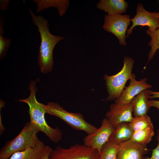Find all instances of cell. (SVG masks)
<instances>
[{
	"instance_id": "6da1fadb",
	"label": "cell",
	"mask_w": 159,
	"mask_h": 159,
	"mask_svg": "<svg viewBox=\"0 0 159 159\" xmlns=\"http://www.w3.org/2000/svg\"><path fill=\"white\" fill-rule=\"evenodd\" d=\"M29 10L33 24L38 28L41 43L38 56V62L41 72L46 74L51 72L54 64L53 51L54 47L64 37L54 35L49 31L48 21L42 16L35 15Z\"/></svg>"
},
{
	"instance_id": "7a4b0ae2",
	"label": "cell",
	"mask_w": 159,
	"mask_h": 159,
	"mask_svg": "<svg viewBox=\"0 0 159 159\" xmlns=\"http://www.w3.org/2000/svg\"><path fill=\"white\" fill-rule=\"evenodd\" d=\"M36 81H32L29 88L30 93L26 98L20 99L19 101L24 102L29 107L30 122L39 131L45 134L49 140L54 143L59 142L61 139L62 133L58 127L53 128L47 124L45 118L46 113L42 103L38 102L36 97L37 90L36 86Z\"/></svg>"
},
{
	"instance_id": "3957f363",
	"label": "cell",
	"mask_w": 159,
	"mask_h": 159,
	"mask_svg": "<svg viewBox=\"0 0 159 159\" xmlns=\"http://www.w3.org/2000/svg\"><path fill=\"white\" fill-rule=\"evenodd\" d=\"M38 131L27 122L18 134L7 142L0 151V159H8L14 153L35 147L41 141L37 137Z\"/></svg>"
},
{
	"instance_id": "277c9868",
	"label": "cell",
	"mask_w": 159,
	"mask_h": 159,
	"mask_svg": "<svg viewBox=\"0 0 159 159\" xmlns=\"http://www.w3.org/2000/svg\"><path fill=\"white\" fill-rule=\"evenodd\" d=\"M42 105L46 113L59 118L74 129L84 131L88 135L97 128L86 121L81 113L69 112L57 103L50 102L46 105L42 103Z\"/></svg>"
},
{
	"instance_id": "5b68a950",
	"label": "cell",
	"mask_w": 159,
	"mask_h": 159,
	"mask_svg": "<svg viewBox=\"0 0 159 159\" xmlns=\"http://www.w3.org/2000/svg\"><path fill=\"white\" fill-rule=\"evenodd\" d=\"M123 62L122 68L117 73L111 76L105 74L104 76L108 95L106 101H111L118 98L123 91L126 82L132 77V71L134 60L126 57Z\"/></svg>"
},
{
	"instance_id": "8992f818",
	"label": "cell",
	"mask_w": 159,
	"mask_h": 159,
	"mask_svg": "<svg viewBox=\"0 0 159 159\" xmlns=\"http://www.w3.org/2000/svg\"><path fill=\"white\" fill-rule=\"evenodd\" d=\"M100 156L97 150L77 144L67 148L57 146L52 150L49 159H100Z\"/></svg>"
},
{
	"instance_id": "52a82bcc",
	"label": "cell",
	"mask_w": 159,
	"mask_h": 159,
	"mask_svg": "<svg viewBox=\"0 0 159 159\" xmlns=\"http://www.w3.org/2000/svg\"><path fill=\"white\" fill-rule=\"evenodd\" d=\"M130 20V15L127 14L106 15L103 28L107 32L115 36L118 39L120 44L125 46L126 33Z\"/></svg>"
},
{
	"instance_id": "ba28073f",
	"label": "cell",
	"mask_w": 159,
	"mask_h": 159,
	"mask_svg": "<svg viewBox=\"0 0 159 159\" xmlns=\"http://www.w3.org/2000/svg\"><path fill=\"white\" fill-rule=\"evenodd\" d=\"M114 129L109 120L104 118L99 128L84 138V144L97 150L100 153L102 146L109 140Z\"/></svg>"
},
{
	"instance_id": "9c48e42d",
	"label": "cell",
	"mask_w": 159,
	"mask_h": 159,
	"mask_svg": "<svg viewBox=\"0 0 159 159\" xmlns=\"http://www.w3.org/2000/svg\"><path fill=\"white\" fill-rule=\"evenodd\" d=\"M132 25L127 31L126 37L132 33L133 29L136 26H147L148 30L153 31L159 28V11L149 12L144 9L142 4H139L136 9V13L130 20Z\"/></svg>"
},
{
	"instance_id": "30bf717a",
	"label": "cell",
	"mask_w": 159,
	"mask_h": 159,
	"mask_svg": "<svg viewBox=\"0 0 159 159\" xmlns=\"http://www.w3.org/2000/svg\"><path fill=\"white\" fill-rule=\"evenodd\" d=\"M133 102L127 105H122L115 103L110 105V110L106 113V118L115 127L122 122H130L132 119Z\"/></svg>"
},
{
	"instance_id": "8fae6325",
	"label": "cell",
	"mask_w": 159,
	"mask_h": 159,
	"mask_svg": "<svg viewBox=\"0 0 159 159\" xmlns=\"http://www.w3.org/2000/svg\"><path fill=\"white\" fill-rule=\"evenodd\" d=\"M135 77L133 74L129 85L123 90L120 96L115 100V103L122 105L129 104L140 92L151 88L152 86L146 82V78L138 81L135 79Z\"/></svg>"
},
{
	"instance_id": "7c38bea8",
	"label": "cell",
	"mask_w": 159,
	"mask_h": 159,
	"mask_svg": "<svg viewBox=\"0 0 159 159\" xmlns=\"http://www.w3.org/2000/svg\"><path fill=\"white\" fill-rule=\"evenodd\" d=\"M117 159H147L144 155L148 151L146 145L139 144L130 139L119 144Z\"/></svg>"
},
{
	"instance_id": "4fadbf2b",
	"label": "cell",
	"mask_w": 159,
	"mask_h": 159,
	"mask_svg": "<svg viewBox=\"0 0 159 159\" xmlns=\"http://www.w3.org/2000/svg\"><path fill=\"white\" fill-rule=\"evenodd\" d=\"M96 6L98 9L107 13V15H112L125 12L128 4L124 0H100Z\"/></svg>"
},
{
	"instance_id": "5bb4252c",
	"label": "cell",
	"mask_w": 159,
	"mask_h": 159,
	"mask_svg": "<svg viewBox=\"0 0 159 159\" xmlns=\"http://www.w3.org/2000/svg\"><path fill=\"white\" fill-rule=\"evenodd\" d=\"M149 90L140 92L133 99V114L134 117H140L147 115L151 107L148 100Z\"/></svg>"
},
{
	"instance_id": "9a60e30c",
	"label": "cell",
	"mask_w": 159,
	"mask_h": 159,
	"mask_svg": "<svg viewBox=\"0 0 159 159\" xmlns=\"http://www.w3.org/2000/svg\"><path fill=\"white\" fill-rule=\"evenodd\" d=\"M37 6V12H39L50 7L56 8L60 16L65 13L69 6L68 0H33Z\"/></svg>"
},
{
	"instance_id": "2e32d148",
	"label": "cell",
	"mask_w": 159,
	"mask_h": 159,
	"mask_svg": "<svg viewBox=\"0 0 159 159\" xmlns=\"http://www.w3.org/2000/svg\"><path fill=\"white\" fill-rule=\"evenodd\" d=\"M134 132L129 126L128 123H120L114 127L109 140L115 144L119 145L130 139Z\"/></svg>"
},
{
	"instance_id": "e0dca14e",
	"label": "cell",
	"mask_w": 159,
	"mask_h": 159,
	"mask_svg": "<svg viewBox=\"0 0 159 159\" xmlns=\"http://www.w3.org/2000/svg\"><path fill=\"white\" fill-rule=\"evenodd\" d=\"M45 146L41 140L35 147L15 153L8 159H40Z\"/></svg>"
},
{
	"instance_id": "ac0fdd59",
	"label": "cell",
	"mask_w": 159,
	"mask_h": 159,
	"mask_svg": "<svg viewBox=\"0 0 159 159\" xmlns=\"http://www.w3.org/2000/svg\"><path fill=\"white\" fill-rule=\"evenodd\" d=\"M154 134L153 128L135 131L130 140L134 142L146 145L151 141Z\"/></svg>"
},
{
	"instance_id": "d6986e66",
	"label": "cell",
	"mask_w": 159,
	"mask_h": 159,
	"mask_svg": "<svg viewBox=\"0 0 159 159\" xmlns=\"http://www.w3.org/2000/svg\"><path fill=\"white\" fill-rule=\"evenodd\" d=\"M128 125L134 131L149 128H153L150 117L147 115L140 117H134Z\"/></svg>"
},
{
	"instance_id": "ffe728a7",
	"label": "cell",
	"mask_w": 159,
	"mask_h": 159,
	"mask_svg": "<svg viewBox=\"0 0 159 159\" xmlns=\"http://www.w3.org/2000/svg\"><path fill=\"white\" fill-rule=\"evenodd\" d=\"M119 148V145L115 144L109 140L101 148L100 159H117Z\"/></svg>"
},
{
	"instance_id": "44dd1931",
	"label": "cell",
	"mask_w": 159,
	"mask_h": 159,
	"mask_svg": "<svg viewBox=\"0 0 159 159\" xmlns=\"http://www.w3.org/2000/svg\"><path fill=\"white\" fill-rule=\"evenodd\" d=\"M146 33L151 38L148 44L150 47V49L148 54V63L153 59L156 54L157 50H158L159 53V28L153 31L147 30Z\"/></svg>"
},
{
	"instance_id": "7402d4cb",
	"label": "cell",
	"mask_w": 159,
	"mask_h": 159,
	"mask_svg": "<svg viewBox=\"0 0 159 159\" xmlns=\"http://www.w3.org/2000/svg\"><path fill=\"white\" fill-rule=\"evenodd\" d=\"M3 26H0V57L1 59L6 55L10 45L11 39L4 38L3 34L4 33Z\"/></svg>"
},
{
	"instance_id": "603a6c76",
	"label": "cell",
	"mask_w": 159,
	"mask_h": 159,
	"mask_svg": "<svg viewBox=\"0 0 159 159\" xmlns=\"http://www.w3.org/2000/svg\"><path fill=\"white\" fill-rule=\"evenodd\" d=\"M156 139L158 144L156 148L152 150L150 157H147V159H159V128L157 133Z\"/></svg>"
},
{
	"instance_id": "cb8c5ba5",
	"label": "cell",
	"mask_w": 159,
	"mask_h": 159,
	"mask_svg": "<svg viewBox=\"0 0 159 159\" xmlns=\"http://www.w3.org/2000/svg\"><path fill=\"white\" fill-rule=\"evenodd\" d=\"M52 149L49 146H45L43 153L40 159H49Z\"/></svg>"
},
{
	"instance_id": "d4e9b609",
	"label": "cell",
	"mask_w": 159,
	"mask_h": 159,
	"mask_svg": "<svg viewBox=\"0 0 159 159\" xmlns=\"http://www.w3.org/2000/svg\"><path fill=\"white\" fill-rule=\"evenodd\" d=\"M10 0H0V9L1 11H5L8 9Z\"/></svg>"
},
{
	"instance_id": "484cf974",
	"label": "cell",
	"mask_w": 159,
	"mask_h": 159,
	"mask_svg": "<svg viewBox=\"0 0 159 159\" xmlns=\"http://www.w3.org/2000/svg\"><path fill=\"white\" fill-rule=\"evenodd\" d=\"M149 98H159V92H154L149 90Z\"/></svg>"
},
{
	"instance_id": "4316f807",
	"label": "cell",
	"mask_w": 159,
	"mask_h": 159,
	"mask_svg": "<svg viewBox=\"0 0 159 159\" xmlns=\"http://www.w3.org/2000/svg\"><path fill=\"white\" fill-rule=\"evenodd\" d=\"M149 103L151 107H153L157 108L159 110V100H150Z\"/></svg>"
}]
</instances>
